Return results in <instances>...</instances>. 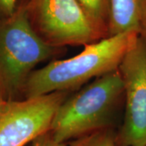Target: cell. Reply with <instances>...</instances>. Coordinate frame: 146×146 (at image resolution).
I'll use <instances>...</instances> for the list:
<instances>
[{"mask_svg":"<svg viewBox=\"0 0 146 146\" xmlns=\"http://www.w3.org/2000/svg\"><path fill=\"white\" fill-rule=\"evenodd\" d=\"M70 92L8 101L0 117V146H25L50 131L57 110Z\"/></svg>","mask_w":146,"mask_h":146,"instance_id":"cell-6","label":"cell"},{"mask_svg":"<svg viewBox=\"0 0 146 146\" xmlns=\"http://www.w3.org/2000/svg\"><path fill=\"white\" fill-rule=\"evenodd\" d=\"M33 146H68L67 144L58 143L51 136L50 131L42 134L32 142Z\"/></svg>","mask_w":146,"mask_h":146,"instance_id":"cell-11","label":"cell"},{"mask_svg":"<svg viewBox=\"0 0 146 146\" xmlns=\"http://www.w3.org/2000/svg\"><path fill=\"white\" fill-rule=\"evenodd\" d=\"M124 86V114L115 146H146V46L140 36L119 67Z\"/></svg>","mask_w":146,"mask_h":146,"instance_id":"cell-5","label":"cell"},{"mask_svg":"<svg viewBox=\"0 0 146 146\" xmlns=\"http://www.w3.org/2000/svg\"><path fill=\"white\" fill-rule=\"evenodd\" d=\"M26 10L34 31L51 46H84L102 39L77 0H29Z\"/></svg>","mask_w":146,"mask_h":146,"instance_id":"cell-4","label":"cell"},{"mask_svg":"<svg viewBox=\"0 0 146 146\" xmlns=\"http://www.w3.org/2000/svg\"><path fill=\"white\" fill-rule=\"evenodd\" d=\"M139 36L142 39V41L145 42L146 46V0L142 1L141 18H140Z\"/></svg>","mask_w":146,"mask_h":146,"instance_id":"cell-12","label":"cell"},{"mask_svg":"<svg viewBox=\"0 0 146 146\" xmlns=\"http://www.w3.org/2000/svg\"><path fill=\"white\" fill-rule=\"evenodd\" d=\"M122 103L124 86L118 69L70 95L57 110L49 131L57 142L68 144L98 131L115 129Z\"/></svg>","mask_w":146,"mask_h":146,"instance_id":"cell-2","label":"cell"},{"mask_svg":"<svg viewBox=\"0 0 146 146\" xmlns=\"http://www.w3.org/2000/svg\"><path fill=\"white\" fill-rule=\"evenodd\" d=\"M7 102H8V101L5 98L4 95L3 94V91H2V89L0 88V117L3 115L6 106L7 105Z\"/></svg>","mask_w":146,"mask_h":146,"instance_id":"cell-13","label":"cell"},{"mask_svg":"<svg viewBox=\"0 0 146 146\" xmlns=\"http://www.w3.org/2000/svg\"><path fill=\"white\" fill-rule=\"evenodd\" d=\"M63 52L44 42L33 29L26 3L8 18L0 20V88L7 101L19 100L37 64Z\"/></svg>","mask_w":146,"mask_h":146,"instance_id":"cell-3","label":"cell"},{"mask_svg":"<svg viewBox=\"0 0 146 146\" xmlns=\"http://www.w3.org/2000/svg\"><path fill=\"white\" fill-rule=\"evenodd\" d=\"M109 1V36L138 32L143 0Z\"/></svg>","mask_w":146,"mask_h":146,"instance_id":"cell-7","label":"cell"},{"mask_svg":"<svg viewBox=\"0 0 146 146\" xmlns=\"http://www.w3.org/2000/svg\"><path fill=\"white\" fill-rule=\"evenodd\" d=\"M18 0H0V20L10 17L17 8Z\"/></svg>","mask_w":146,"mask_h":146,"instance_id":"cell-10","label":"cell"},{"mask_svg":"<svg viewBox=\"0 0 146 146\" xmlns=\"http://www.w3.org/2000/svg\"><path fill=\"white\" fill-rule=\"evenodd\" d=\"M138 37L139 33L135 31L110 36L84 46L77 55L50 61L30 74L22 98L26 99L54 92H72L91 79L118 70Z\"/></svg>","mask_w":146,"mask_h":146,"instance_id":"cell-1","label":"cell"},{"mask_svg":"<svg viewBox=\"0 0 146 146\" xmlns=\"http://www.w3.org/2000/svg\"><path fill=\"white\" fill-rule=\"evenodd\" d=\"M102 39L109 36V1L77 0Z\"/></svg>","mask_w":146,"mask_h":146,"instance_id":"cell-8","label":"cell"},{"mask_svg":"<svg viewBox=\"0 0 146 146\" xmlns=\"http://www.w3.org/2000/svg\"><path fill=\"white\" fill-rule=\"evenodd\" d=\"M115 129L98 131L77 140L70 141L68 146H115Z\"/></svg>","mask_w":146,"mask_h":146,"instance_id":"cell-9","label":"cell"}]
</instances>
